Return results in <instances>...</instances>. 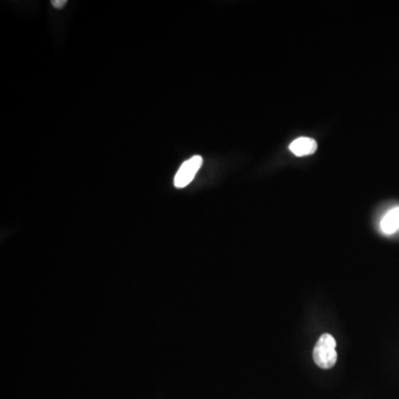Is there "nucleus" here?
Masks as SVG:
<instances>
[{
  "label": "nucleus",
  "mask_w": 399,
  "mask_h": 399,
  "mask_svg": "<svg viewBox=\"0 0 399 399\" xmlns=\"http://www.w3.org/2000/svg\"><path fill=\"white\" fill-rule=\"evenodd\" d=\"M380 229L385 234H394L399 229V206L391 209L380 222Z\"/></svg>",
  "instance_id": "nucleus-4"
},
{
  "label": "nucleus",
  "mask_w": 399,
  "mask_h": 399,
  "mask_svg": "<svg viewBox=\"0 0 399 399\" xmlns=\"http://www.w3.org/2000/svg\"><path fill=\"white\" fill-rule=\"evenodd\" d=\"M202 157H200V156H195V157H192L191 159L184 162L183 165H181L180 169H179L176 178H174L176 188L182 189V188H186L188 184L191 183L197 171L200 170V167H202Z\"/></svg>",
  "instance_id": "nucleus-2"
},
{
  "label": "nucleus",
  "mask_w": 399,
  "mask_h": 399,
  "mask_svg": "<svg viewBox=\"0 0 399 399\" xmlns=\"http://www.w3.org/2000/svg\"><path fill=\"white\" fill-rule=\"evenodd\" d=\"M289 150L296 156V157H305L310 156L317 150V142L314 139L308 137H301L289 144Z\"/></svg>",
  "instance_id": "nucleus-3"
},
{
  "label": "nucleus",
  "mask_w": 399,
  "mask_h": 399,
  "mask_svg": "<svg viewBox=\"0 0 399 399\" xmlns=\"http://www.w3.org/2000/svg\"><path fill=\"white\" fill-rule=\"evenodd\" d=\"M52 3L54 8H61L67 3V1L66 0H52Z\"/></svg>",
  "instance_id": "nucleus-5"
},
{
  "label": "nucleus",
  "mask_w": 399,
  "mask_h": 399,
  "mask_svg": "<svg viewBox=\"0 0 399 399\" xmlns=\"http://www.w3.org/2000/svg\"><path fill=\"white\" fill-rule=\"evenodd\" d=\"M313 359L315 364L323 370L334 367L338 361L336 340L331 334L322 335L314 347Z\"/></svg>",
  "instance_id": "nucleus-1"
}]
</instances>
